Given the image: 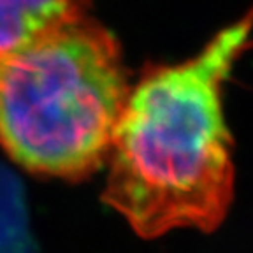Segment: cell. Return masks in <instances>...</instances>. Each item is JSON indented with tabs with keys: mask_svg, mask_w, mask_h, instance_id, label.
<instances>
[{
	"mask_svg": "<svg viewBox=\"0 0 253 253\" xmlns=\"http://www.w3.org/2000/svg\"><path fill=\"white\" fill-rule=\"evenodd\" d=\"M132 84L118 39L84 16L0 62V148L36 176L102 169Z\"/></svg>",
	"mask_w": 253,
	"mask_h": 253,
	"instance_id": "cell-2",
	"label": "cell"
},
{
	"mask_svg": "<svg viewBox=\"0 0 253 253\" xmlns=\"http://www.w3.org/2000/svg\"><path fill=\"white\" fill-rule=\"evenodd\" d=\"M91 0H0V62L88 16Z\"/></svg>",
	"mask_w": 253,
	"mask_h": 253,
	"instance_id": "cell-3",
	"label": "cell"
},
{
	"mask_svg": "<svg viewBox=\"0 0 253 253\" xmlns=\"http://www.w3.org/2000/svg\"><path fill=\"white\" fill-rule=\"evenodd\" d=\"M253 7L192 58L148 65L116 125L102 201L142 239L213 232L234 199L223 84L252 47Z\"/></svg>",
	"mask_w": 253,
	"mask_h": 253,
	"instance_id": "cell-1",
	"label": "cell"
},
{
	"mask_svg": "<svg viewBox=\"0 0 253 253\" xmlns=\"http://www.w3.org/2000/svg\"><path fill=\"white\" fill-rule=\"evenodd\" d=\"M0 253H37L23 185L0 164Z\"/></svg>",
	"mask_w": 253,
	"mask_h": 253,
	"instance_id": "cell-4",
	"label": "cell"
}]
</instances>
